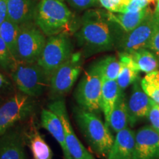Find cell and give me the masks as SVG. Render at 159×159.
<instances>
[{"instance_id":"6da1fadb","label":"cell","mask_w":159,"mask_h":159,"mask_svg":"<svg viewBox=\"0 0 159 159\" xmlns=\"http://www.w3.org/2000/svg\"><path fill=\"white\" fill-rule=\"evenodd\" d=\"M111 25L106 11L90 9L85 12L75 33L83 57L112 50L116 47L119 34L113 30Z\"/></svg>"},{"instance_id":"7a4b0ae2","label":"cell","mask_w":159,"mask_h":159,"mask_svg":"<svg viewBox=\"0 0 159 159\" xmlns=\"http://www.w3.org/2000/svg\"><path fill=\"white\" fill-rule=\"evenodd\" d=\"M34 22L47 37L60 33L70 35L76 30L77 24L64 0H40Z\"/></svg>"},{"instance_id":"3957f363","label":"cell","mask_w":159,"mask_h":159,"mask_svg":"<svg viewBox=\"0 0 159 159\" xmlns=\"http://www.w3.org/2000/svg\"><path fill=\"white\" fill-rule=\"evenodd\" d=\"M73 115L91 150L99 157L107 158L114 141L109 127L97 113L85 110L78 105L73 108Z\"/></svg>"},{"instance_id":"277c9868","label":"cell","mask_w":159,"mask_h":159,"mask_svg":"<svg viewBox=\"0 0 159 159\" xmlns=\"http://www.w3.org/2000/svg\"><path fill=\"white\" fill-rule=\"evenodd\" d=\"M9 73L20 92L33 98L42 95L49 87V77L37 62L16 61Z\"/></svg>"},{"instance_id":"5b68a950","label":"cell","mask_w":159,"mask_h":159,"mask_svg":"<svg viewBox=\"0 0 159 159\" xmlns=\"http://www.w3.org/2000/svg\"><path fill=\"white\" fill-rule=\"evenodd\" d=\"M74 52V47L68 33L51 35L47 39L44 48L37 63L50 80L54 71Z\"/></svg>"},{"instance_id":"8992f818","label":"cell","mask_w":159,"mask_h":159,"mask_svg":"<svg viewBox=\"0 0 159 159\" xmlns=\"http://www.w3.org/2000/svg\"><path fill=\"white\" fill-rule=\"evenodd\" d=\"M102 77L94 63L84 71L75 91L77 105L85 110L97 113L101 110L100 99Z\"/></svg>"},{"instance_id":"52a82bcc","label":"cell","mask_w":159,"mask_h":159,"mask_svg":"<svg viewBox=\"0 0 159 159\" xmlns=\"http://www.w3.org/2000/svg\"><path fill=\"white\" fill-rule=\"evenodd\" d=\"M83 63L82 52H75L51 75L49 90L52 100L64 97L71 91L80 75Z\"/></svg>"},{"instance_id":"ba28073f","label":"cell","mask_w":159,"mask_h":159,"mask_svg":"<svg viewBox=\"0 0 159 159\" xmlns=\"http://www.w3.org/2000/svg\"><path fill=\"white\" fill-rule=\"evenodd\" d=\"M33 97L19 92L0 105V136L5 134L16 123L25 120L35 111Z\"/></svg>"},{"instance_id":"9c48e42d","label":"cell","mask_w":159,"mask_h":159,"mask_svg":"<svg viewBox=\"0 0 159 159\" xmlns=\"http://www.w3.org/2000/svg\"><path fill=\"white\" fill-rule=\"evenodd\" d=\"M46 41L47 36L34 21L20 25L17 40V61L37 62Z\"/></svg>"},{"instance_id":"30bf717a","label":"cell","mask_w":159,"mask_h":159,"mask_svg":"<svg viewBox=\"0 0 159 159\" xmlns=\"http://www.w3.org/2000/svg\"><path fill=\"white\" fill-rule=\"evenodd\" d=\"M156 26V19L151 11L136 28L128 33L118 35L116 46L119 52L130 53L138 49L146 48L153 34Z\"/></svg>"},{"instance_id":"8fae6325","label":"cell","mask_w":159,"mask_h":159,"mask_svg":"<svg viewBox=\"0 0 159 159\" xmlns=\"http://www.w3.org/2000/svg\"><path fill=\"white\" fill-rule=\"evenodd\" d=\"M48 108L56 114L62 122L66 146L72 158L96 159L87 150V149L85 148L84 145L81 143L76 134H75L70 121H69L64 98L62 97V98L53 99L52 102L49 104Z\"/></svg>"},{"instance_id":"7c38bea8","label":"cell","mask_w":159,"mask_h":159,"mask_svg":"<svg viewBox=\"0 0 159 159\" xmlns=\"http://www.w3.org/2000/svg\"><path fill=\"white\" fill-rule=\"evenodd\" d=\"M133 159H159V134L151 126L136 132Z\"/></svg>"},{"instance_id":"4fadbf2b","label":"cell","mask_w":159,"mask_h":159,"mask_svg":"<svg viewBox=\"0 0 159 159\" xmlns=\"http://www.w3.org/2000/svg\"><path fill=\"white\" fill-rule=\"evenodd\" d=\"M25 139L19 128L10 129L0 136V159H27Z\"/></svg>"},{"instance_id":"5bb4252c","label":"cell","mask_w":159,"mask_h":159,"mask_svg":"<svg viewBox=\"0 0 159 159\" xmlns=\"http://www.w3.org/2000/svg\"><path fill=\"white\" fill-rule=\"evenodd\" d=\"M133 84L130 98L127 101L128 125L130 127H134L139 120L147 116L152 101L143 91L139 80Z\"/></svg>"},{"instance_id":"9a60e30c","label":"cell","mask_w":159,"mask_h":159,"mask_svg":"<svg viewBox=\"0 0 159 159\" xmlns=\"http://www.w3.org/2000/svg\"><path fill=\"white\" fill-rule=\"evenodd\" d=\"M39 1L40 0H7V19L19 26L33 22Z\"/></svg>"},{"instance_id":"2e32d148","label":"cell","mask_w":159,"mask_h":159,"mask_svg":"<svg viewBox=\"0 0 159 159\" xmlns=\"http://www.w3.org/2000/svg\"><path fill=\"white\" fill-rule=\"evenodd\" d=\"M135 133L126 128L116 133L106 159H133L135 148Z\"/></svg>"},{"instance_id":"e0dca14e","label":"cell","mask_w":159,"mask_h":159,"mask_svg":"<svg viewBox=\"0 0 159 159\" xmlns=\"http://www.w3.org/2000/svg\"><path fill=\"white\" fill-rule=\"evenodd\" d=\"M41 125L60 144L64 159H73L67 148L62 122L57 114L49 108L43 109L41 113Z\"/></svg>"},{"instance_id":"ac0fdd59","label":"cell","mask_w":159,"mask_h":159,"mask_svg":"<svg viewBox=\"0 0 159 159\" xmlns=\"http://www.w3.org/2000/svg\"><path fill=\"white\" fill-rule=\"evenodd\" d=\"M27 131L25 135V142L28 143L33 159H52V151L40 134L35 123L31 122Z\"/></svg>"},{"instance_id":"d6986e66","label":"cell","mask_w":159,"mask_h":159,"mask_svg":"<svg viewBox=\"0 0 159 159\" xmlns=\"http://www.w3.org/2000/svg\"><path fill=\"white\" fill-rule=\"evenodd\" d=\"M151 11L150 7H147L136 13H121L108 11L106 14L111 22L119 26L122 31L128 33L136 28Z\"/></svg>"},{"instance_id":"ffe728a7","label":"cell","mask_w":159,"mask_h":159,"mask_svg":"<svg viewBox=\"0 0 159 159\" xmlns=\"http://www.w3.org/2000/svg\"><path fill=\"white\" fill-rule=\"evenodd\" d=\"M119 60L121 68L116 82L120 91H124L129 85L138 80L140 71L128 53L119 52Z\"/></svg>"},{"instance_id":"44dd1931","label":"cell","mask_w":159,"mask_h":159,"mask_svg":"<svg viewBox=\"0 0 159 159\" xmlns=\"http://www.w3.org/2000/svg\"><path fill=\"white\" fill-rule=\"evenodd\" d=\"M120 89L116 80H106L102 79L100 108L105 117V124L108 126L110 116L118 98Z\"/></svg>"},{"instance_id":"7402d4cb","label":"cell","mask_w":159,"mask_h":159,"mask_svg":"<svg viewBox=\"0 0 159 159\" xmlns=\"http://www.w3.org/2000/svg\"><path fill=\"white\" fill-rule=\"evenodd\" d=\"M128 112L126 97L124 91H120L111 114L108 127L116 134L121 130L128 128Z\"/></svg>"},{"instance_id":"603a6c76","label":"cell","mask_w":159,"mask_h":159,"mask_svg":"<svg viewBox=\"0 0 159 159\" xmlns=\"http://www.w3.org/2000/svg\"><path fill=\"white\" fill-rule=\"evenodd\" d=\"M128 54L139 71L148 74L159 69L158 57L150 49L142 48Z\"/></svg>"},{"instance_id":"cb8c5ba5","label":"cell","mask_w":159,"mask_h":159,"mask_svg":"<svg viewBox=\"0 0 159 159\" xmlns=\"http://www.w3.org/2000/svg\"><path fill=\"white\" fill-rule=\"evenodd\" d=\"M20 26L7 19L0 25V37L5 43L11 55L17 61V40Z\"/></svg>"},{"instance_id":"d4e9b609","label":"cell","mask_w":159,"mask_h":159,"mask_svg":"<svg viewBox=\"0 0 159 159\" xmlns=\"http://www.w3.org/2000/svg\"><path fill=\"white\" fill-rule=\"evenodd\" d=\"M103 80H116L120 71L119 60L114 55H107L94 62Z\"/></svg>"},{"instance_id":"484cf974","label":"cell","mask_w":159,"mask_h":159,"mask_svg":"<svg viewBox=\"0 0 159 159\" xmlns=\"http://www.w3.org/2000/svg\"><path fill=\"white\" fill-rule=\"evenodd\" d=\"M140 84L146 94L159 105V69L147 74Z\"/></svg>"},{"instance_id":"4316f807","label":"cell","mask_w":159,"mask_h":159,"mask_svg":"<svg viewBox=\"0 0 159 159\" xmlns=\"http://www.w3.org/2000/svg\"><path fill=\"white\" fill-rule=\"evenodd\" d=\"M16 61L5 43L0 37V69L9 73Z\"/></svg>"},{"instance_id":"83f0119b","label":"cell","mask_w":159,"mask_h":159,"mask_svg":"<svg viewBox=\"0 0 159 159\" xmlns=\"http://www.w3.org/2000/svg\"><path fill=\"white\" fill-rule=\"evenodd\" d=\"M149 2L148 0H130L127 5L122 6L117 13H136L148 7Z\"/></svg>"},{"instance_id":"f1b7e54d","label":"cell","mask_w":159,"mask_h":159,"mask_svg":"<svg viewBox=\"0 0 159 159\" xmlns=\"http://www.w3.org/2000/svg\"><path fill=\"white\" fill-rule=\"evenodd\" d=\"M147 117L150 123L151 127L159 134V105L154 101H151L150 107Z\"/></svg>"},{"instance_id":"f546056e","label":"cell","mask_w":159,"mask_h":159,"mask_svg":"<svg viewBox=\"0 0 159 159\" xmlns=\"http://www.w3.org/2000/svg\"><path fill=\"white\" fill-rule=\"evenodd\" d=\"M72 8L77 11H83L94 7L98 3L97 0H64Z\"/></svg>"},{"instance_id":"4dcf8cb0","label":"cell","mask_w":159,"mask_h":159,"mask_svg":"<svg viewBox=\"0 0 159 159\" xmlns=\"http://www.w3.org/2000/svg\"><path fill=\"white\" fill-rule=\"evenodd\" d=\"M147 49L152 51L159 59V21L156 20V26L154 33L146 47Z\"/></svg>"},{"instance_id":"1f68e13d","label":"cell","mask_w":159,"mask_h":159,"mask_svg":"<svg viewBox=\"0 0 159 159\" xmlns=\"http://www.w3.org/2000/svg\"><path fill=\"white\" fill-rule=\"evenodd\" d=\"M13 89L11 81L5 75L0 72V94L11 92Z\"/></svg>"},{"instance_id":"d6a6232c","label":"cell","mask_w":159,"mask_h":159,"mask_svg":"<svg viewBox=\"0 0 159 159\" xmlns=\"http://www.w3.org/2000/svg\"><path fill=\"white\" fill-rule=\"evenodd\" d=\"M102 7L108 11L116 13L119 9V6L116 5L112 0H97Z\"/></svg>"},{"instance_id":"836d02e7","label":"cell","mask_w":159,"mask_h":159,"mask_svg":"<svg viewBox=\"0 0 159 159\" xmlns=\"http://www.w3.org/2000/svg\"><path fill=\"white\" fill-rule=\"evenodd\" d=\"M7 17V0H0V25Z\"/></svg>"},{"instance_id":"e575fe53","label":"cell","mask_w":159,"mask_h":159,"mask_svg":"<svg viewBox=\"0 0 159 159\" xmlns=\"http://www.w3.org/2000/svg\"><path fill=\"white\" fill-rule=\"evenodd\" d=\"M157 4L156 6V8H155V11H153L154 15H159V0H157Z\"/></svg>"},{"instance_id":"d590c367","label":"cell","mask_w":159,"mask_h":159,"mask_svg":"<svg viewBox=\"0 0 159 159\" xmlns=\"http://www.w3.org/2000/svg\"><path fill=\"white\" fill-rule=\"evenodd\" d=\"M155 18H156V19L157 20V21H159V15H154Z\"/></svg>"},{"instance_id":"8d00e7d4","label":"cell","mask_w":159,"mask_h":159,"mask_svg":"<svg viewBox=\"0 0 159 159\" xmlns=\"http://www.w3.org/2000/svg\"><path fill=\"white\" fill-rule=\"evenodd\" d=\"M3 102H2V98L1 97H0V105H2V103Z\"/></svg>"},{"instance_id":"74e56055","label":"cell","mask_w":159,"mask_h":159,"mask_svg":"<svg viewBox=\"0 0 159 159\" xmlns=\"http://www.w3.org/2000/svg\"><path fill=\"white\" fill-rule=\"evenodd\" d=\"M149 2H152V1H155V0H148Z\"/></svg>"}]
</instances>
